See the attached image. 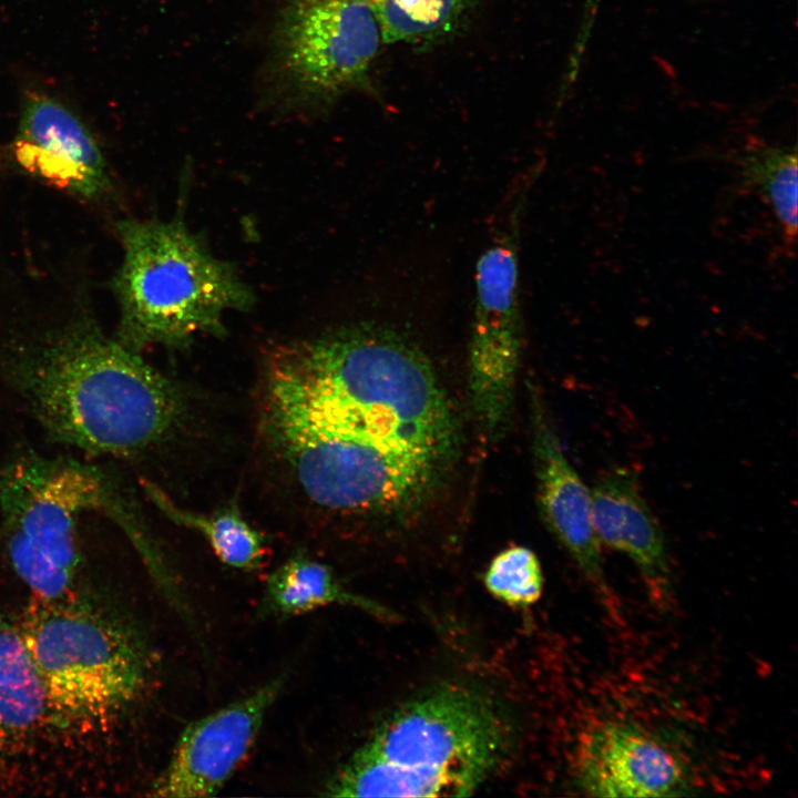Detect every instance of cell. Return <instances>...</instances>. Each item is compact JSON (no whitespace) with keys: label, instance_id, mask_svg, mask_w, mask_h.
Here are the masks:
<instances>
[{"label":"cell","instance_id":"cell-1","mask_svg":"<svg viewBox=\"0 0 798 798\" xmlns=\"http://www.w3.org/2000/svg\"><path fill=\"white\" fill-rule=\"evenodd\" d=\"M262 426L303 495L337 514L400 518L443 487L460 428L424 352L375 323L274 345Z\"/></svg>","mask_w":798,"mask_h":798},{"label":"cell","instance_id":"cell-2","mask_svg":"<svg viewBox=\"0 0 798 798\" xmlns=\"http://www.w3.org/2000/svg\"><path fill=\"white\" fill-rule=\"evenodd\" d=\"M0 383L52 440L96 457L146 452L186 417L174 382L89 321L2 354Z\"/></svg>","mask_w":798,"mask_h":798},{"label":"cell","instance_id":"cell-3","mask_svg":"<svg viewBox=\"0 0 798 798\" xmlns=\"http://www.w3.org/2000/svg\"><path fill=\"white\" fill-rule=\"evenodd\" d=\"M512 720L491 694L444 684L402 704L331 776L329 797H463L501 766Z\"/></svg>","mask_w":798,"mask_h":798},{"label":"cell","instance_id":"cell-4","mask_svg":"<svg viewBox=\"0 0 798 798\" xmlns=\"http://www.w3.org/2000/svg\"><path fill=\"white\" fill-rule=\"evenodd\" d=\"M123 263L114 280L120 304L116 341L135 354L161 345L185 348L195 337L225 334L227 310L250 309L255 296L227 262L175 217L116 225Z\"/></svg>","mask_w":798,"mask_h":798},{"label":"cell","instance_id":"cell-5","mask_svg":"<svg viewBox=\"0 0 798 798\" xmlns=\"http://www.w3.org/2000/svg\"><path fill=\"white\" fill-rule=\"evenodd\" d=\"M18 632L55 727L106 732L149 685L151 659L139 635L75 594L34 598Z\"/></svg>","mask_w":798,"mask_h":798},{"label":"cell","instance_id":"cell-6","mask_svg":"<svg viewBox=\"0 0 798 798\" xmlns=\"http://www.w3.org/2000/svg\"><path fill=\"white\" fill-rule=\"evenodd\" d=\"M105 511L132 538L149 535L98 468L71 459L22 454L0 470V523L17 575L34 598L59 601L75 594L81 554L80 516Z\"/></svg>","mask_w":798,"mask_h":798},{"label":"cell","instance_id":"cell-7","mask_svg":"<svg viewBox=\"0 0 798 798\" xmlns=\"http://www.w3.org/2000/svg\"><path fill=\"white\" fill-rule=\"evenodd\" d=\"M381 40L365 0H289L270 37L269 89L285 108L325 106L365 81Z\"/></svg>","mask_w":798,"mask_h":798},{"label":"cell","instance_id":"cell-8","mask_svg":"<svg viewBox=\"0 0 798 798\" xmlns=\"http://www.w3.org/2000/svg\"><path fill=\"white\" fill-rule=\"evenodd\" d=\"M519 201L511 223L480 256L469 351L472 410L481 432L498 440L510 420L521 350L518 299Z\"/></svg>","mask_w":798,"mask_h":798},{"label":"cell","instance_id":"cell-9","mask_svg":"<svg viewBox=\"0 0 798 798\" xmlns=\"http://www.w3.org/2000/svg\"><path fill=\"white\" fill-rule=\"evenodd\" d=\"M285 684L283 675L190 723L151 787L162 798L216 795L248 755Z\"/></svg>","mask_w":798,"mask_h":798},{"label":"cell","instance_id":"cell-10","mask_svg":"<svg viewBox=\"0 0 798 798\" xmlns=\"http://www.w3.org/2000/svg\"><path fill=\"white\" fill-rule=\"evenodd\" d=\"M13 154L29 173L73 194L96 197L110 186L92 134L72 111L45 93L27 92Z\"/></svg>","mask_w":798,"mask_h":798},{"label":"cell","instance_id":"cell-11","mask_svg":"<svg viewBox=\"0 0 798 798\" xmlns=\"http://www.w3.org/2000/svg\"><path fill=\"white\" fill-rule=\"evenodd\" d=\"M576 778L596 797H663L681 794L684 770L654 736L631 723L607 722L582 736Z\"/></svg>","mask_w":798,"mask_h":798},{"label":"cell","instance_id":"cell-12","mask_svg":"<svg viewBox=\"0 0 798 798\" xmlns=\"http://www.w3.org/2000/svg\"><path fill=\"white\" fill-rule=\"evenodd\" d=\"M532 399V452L541 516L585 577L604 591L602 554L592 523L590 489L564 454L541 402L535 397Z\"/></svg>","mask_w":798,"mask_h":798},{"label":"cell","instance_id":"cell-13","mask_svg":"<svg viewBox=\"0 0 798 798\" xmlns=\"http://www.w3.org/2000/svg\"><path fill=\"white\" fill-rule=\"evenodd\" d=\"M591 492V512L598 541L627 555L656 589L668 579L663 531L648 507L635 472L617 468L602 473Z\"/></svg>","mask_w":798,"mask_h":798},{"label":"cell","instance_id":"cell-14","mask_svg":"<svg viewBox=\"0 0 798 798\" xmlns=\"http://www.w3.org/2000/svg\"><path fill=\"white\" fill-rule=\"evenodd\" d=\"M51 725L47 700L18 630L0 631V778Z\"/></svg>","mask_w":798,"mask_h":798},{"label":"cell","instance_id":"cell-15","mask_svg":"<svg viewBox=\"0 0 798 798\" xmlns=\"http://www.w3.org/2000/svg\"><path fill=\"white\" fill-rule=\"evenodd\" d=\"M263 605L282 616L301 615L330 605L356 607L378 617L392 616L377 602L349 591L328 565L301 552L268 575Z\"/></svg>","mask_w":798,"mask_h":798},{"label":"cell","instance_id":"cell-16","mask_svg":"<svg viewBox=\"0 0 798 798\" xmlns=\"http://www.w3.org/2000/svg\"><path fill=\"white\" fill-rule=\"evenodd\" d=\"M143 489L170 521L200 533L224 564L250 572L264 563L265 536L246 521L236 504L212 513H198L177 505L152 482L144 481Z\"/></svg>","mask_w":798,"mask_h":798},{"label":"cell","instance_id":"cell-17","mask_svg":"<svg viewBox=\"0 0 798 798\" xmlns=\"http://www.w3.org/2000/svg\"><path fill=\"white\" fill-rule=\"evenodd\" d=\"M382 41L426 45L454 33L477 0H365Z\"/></svg>","mask_w":798,"mask_h":798},{"label":"cell","instance_id":"cell-18","mask_svg":"<svg viewBox=\"0 0 798 798\" xmlns=\"http://www.w3.org/2000/svg\"><path fill=\"white\" fill-rule=\"evenodd\" d=\"M744 187L755 190L770 207L781 234L794 247L797 239L798 165L796 149H765L739 157Z\"/></svg>","mask_w":798,"mask_h":798},{"label":"cell","instance_id":"cell-19","mask_svg":"<svg viewBox=\"0 0 798 798\" xmlns=\"http://www.w3.org/2000/svg\"><path fill=\"white\" fill-rule=\"evenodd\" d=\"M490 594L512 606H528L542 594L543 575L538 556L525 546H511L490 562L484 574Z\"/></svg>","mask_w":798,"mask_h":798},{"label":"cell","instance_id":"cell-20","mask_svg":"<svg viewBox=\"0 0 798 798\" xmlns=\"http://www.w3.org/2000/svg\"><path fill=\"white\" fill-rule=\"evenodd\" d=\"M4 625H6V623L3 622L2 616H1V614H0V631L2 630V627H3Z\"/></svg>","mask_w":798,"mask_h":798}]
</instances>
